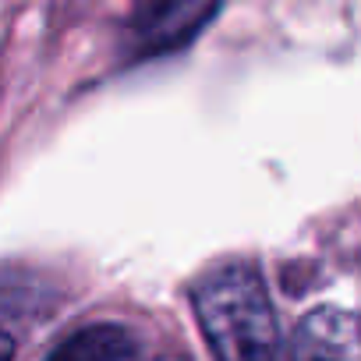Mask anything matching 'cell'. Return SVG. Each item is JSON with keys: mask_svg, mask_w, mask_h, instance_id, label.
Segmentation results:
<instances>
[{"mask_svg": "<svg viewBox=\"0 0 361 361\" xmlns=\"http://www.w3.org/2000/svg\"><path fill=\"white\" fill-rule=\"evenodd\" d=\"M216 8L220 0H149L128 29L135 57H159L188 47L216 15Z\"/></svg>", "mask_w": 361, "mask_h": 361, "instance_id": "obj_2", "label": "cell"}, {"mask_svg": "<svg viewBox=\"0 0 361 361\" xmlns=\"http://www.w3.org/2000/svg\"><path fill=\"white\" fill-rule=\"evenodd\" d=\"M199 329L216 361H280V329L262 276L252 266H220L192 294Z\"/></svg>", "mask_w": 361, "mask_h": 361, "instance_id": "obj_1", "label": "cell"}, {"mask_svg": "<svg viewBox=\"0 0 361 361\" xmlns=\"http://www.w3.org/2000/svg\"><path fill=\"white\" fill-rule=\"evenodd\" d=\"M15 357V336L0 329V361H11Z\"/></svg>", "mask_w": 361, "mask_h": 361, "instance_id": "obj_5", "label": "cell"}, {"mask_svg": "<svg viewBox=\"0 0 361 361\" xmlns=\"http://www.w3.org/2000/svg\"><path fill=\"white\" fill-rule=\"evenodd\" d=\"M290 361H361V322L333 305L308 312L294 329Z\"/></svg>", "mask_w": 361, "mask_h": 361, "instance_id": "obj_3", "label": "cell"}, {"mask_svg": "<svg viewBox=\"0 0 361 361\" xmlns=\"http://www.w3.org/2000/svg\"><path fill=\"white\" fill-rule=\"evenodd\" d=\"M50 361H138V340L114 322H96L68 336Z\"/></svg>", "mask_w": 361, "mask_h": 361, "instance_id": "obj_4", "label": "cell"}]
</instances>
